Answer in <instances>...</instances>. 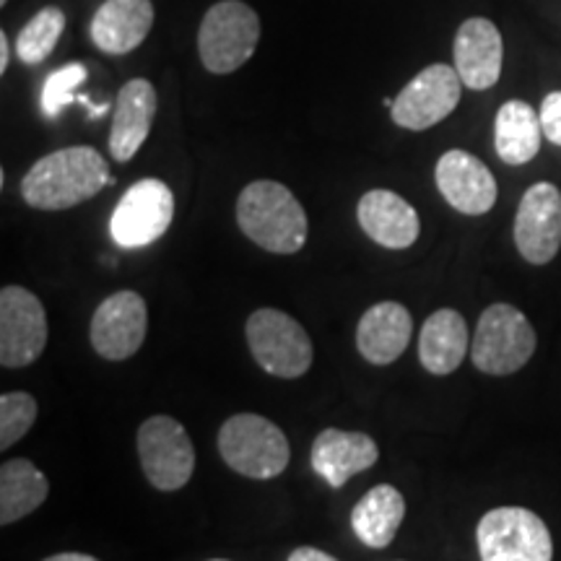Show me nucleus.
I'll use <instances>...</instances> for the list:
<instances>
[{
    "label": "nucleus",
    "instance_id": "f257e3e1",
    "mask_svg": "<svg viewBox=\"0 0 561 561\" xmlns=\"http://www.w3.org/2000/svg\"><path fill=\"white\" fill-rule=\"evenodd\" d=\"M110 167L91 146H70L42 157L21 180V195L37 210H66L110 185Z\"/></svg>",
    "mask_w": 561,
    "mask_h": 561
},
{
    "label": "nucleus",
    "instance_id": "f03ea898",
    "mask_svg": "<svg viewBox=\"0 0 561 561\" xmlns=\"http://www.w3.org/2000/svg\"><path fill=\"white\" fill-rule=\"evenodd\" d=\"M237 224L257 248L273 255H294L307 242V214L280 182H250L237 201Z\"/></svg>",
    "mask_w": 561,
    "mask_h": 561
},
{
    "label": "nucleus",
    "instance_id": "7ed1b4c3",
    "mask_svg": "<svg viewBox=\"0 0 561 561\" xmlns=\"http://www.w3.org/2000/svg\"><path fill=\"white\" fill-rule=\"evenodd\" d=\"M219 453L231 471L248 479H276L289 466L291 450L286 434L257 413H237L219 430Z\"/></svg>",
    "mask_w": 561,
    "mask_h": 561
},
{
    "label": "nucleus",
    "instance_id": "20e7f679",
    "mask_svg": "<svg viewBox=\"0 0 561 561\" xmlns=\"http://www.w3.org/2000/svg\"><path fill=\"white\" fill-rule=\"evenodd\" d=\"M261 42V19L242 0L210 5L198 32V53L210 73H231L252 58Z\"/></svg>",
    "mask_w": 561,
    "mask_h": 561
},
{
    "label": "nucleus",
    "instance_id": "39448f33",
    "mask_svg": "<svg viewBox=\"0 0 561 561\" xmlns=\"http://www.w3.org/2000/svg\"><path fill=\"white\" fill-rule=\"evenodd\" d=\"M536 351V331L530 320L512 305H491L476 325L471 359L486 375H515Z\"/></svg>",
    "mask_w": 561,
    "mask_h": 561
},
{
    "label": "nucleus",
    "instance_id": "423d86ee",
    "mask_svg": "<svg viewBox=\"0 0 561 561\" xmlns=\"http://www.w3.org/2000/svg\"><path fill=\"white\" fill-rule=\"evenodd\" d=\"M248 343L261 367L280 380H297L312 367V341L297 320L280 310H257L250 314Z\"/></svg>",
    "mask_w": 561,
    "mask_h": 561
},
{
    "label": "nucleus",
    "instance_id": "0eeeda50",
    "mask_svg": "<svg viewBox=\"0 0 561 561\" xmlns=\"http://www.w3.org/2000/svg\"><path fill=\"white\" fill-rule=\"evenodd\" d=\"M481 561H551L553 541L546 523L525 507H496L481 517Z\"/></svg>",
    "mask_w": 561,
    "mask_h": 561
},
{
    "label": "nucleus",
    "instance_id": "6e6552de",
    "mask_svg": "<svg viewBox=\"0 0 561 561\" xmlns=\"http://www.w3.org/2000/svg\"><path fill=\"white\" fill-rule=\"evenodd\" d=\"M138 458L146 479L159 491H178L193 479L191 434L172 416H151L138 430Z\"/></svg>",
    "mask_w": 561,
    "mask_h": 561
},
{
    "label": "nucleus",
    "instance_id": "1a4fd4ad",
    "mask_svg": "<svg viewBox=\"0 0 561 561\" xmlns=\"http://www.w3.org/2000/svg\"><path fill=\"white\" fill-rule=\"evenodd\" d=\"M174 219V195L167 182L146 178L128 187L115 210H112L110 231L115 244L125 250L146 248L161 240Z\"/></svg>",
    "mask_w": 561,
    "mask_h": 561
},
{
    "label": "nucleus",
    "instance_id": "9d476101",
    "mask_svg": "<svg viewBox=\"0 0 561 561\" xmlns=\"http://www.w3.org/2000/svg\"><path fill=\"white\" fill-rule=\"evenodd\" d=\"M462 81L455 66L434 62L424 68L416 79L405 83V89L392 102V123L405 130H430L450 117L460 104Z\"/></svg>",
    "mask_w": 561,
    "mask_h": 561
},
{
    "label": "nucleus",
    "instance_id": "9b49d317",
    "mask_svg": "<svg viewBox=\"0 0 561 561\" xmlns=\"http://www.w3.org/2000/svg\"><path fill=\"white\" fill-rule=\"evenodd\" d=\"M47 346V314L42 301L24 286L0 291V364L9 369L37 362Z\"/></svg>",
    "mask_w": 561,
    "mask_h": 561
},
{
    "label": "nucleus",
    "instance_id": "f8f14e48",
    "mask_svg": "<svg viewBox=\"0 0 561 561\" xmlns=\"http://www.w3.org/2000/svg\"><path fill=\"white\" fill-rule=\"evenodd\" d=\"M515 244L533 265H546L561 248V193L551 182H536L523 195L515 216Z\"/></svg>",
    "mask_w": 561,
    "mask_h": 561
},
{
    "label": "nucleus",
    "instance_id": "ddd939ff",
    "mask_svg": "<svg viewBox=\"0 0 561 561\" xmlns=\"http://www.w3.org/2000/svg\"><path fill=\"white\" fill-rule=\"evenodd\" d=\"M149 310L136 291H117L96 307L91 318V346L102 359L125 362L144 346Z\"/></svg>",
    "mask_w": 561,
    "mask_h": 561
},
{
    "label": "nucleus",
    "instance_id": "4468645a",
    "mask_svg": "<svg viewBox=\"0 0 561 561\" xmlns=\"http://www.w3.org/2000/svg\"><path fill=\"white\" fill-rule=\"evenodd\" d=\"M434 180L442 198L466 216L489 214L496 203V180L491 170L473 153L453 149L437 161Z\"/></svg>",
    "mask_w": 561,
    "mask_h": 561
},
{
    "label": "nucleus",
    "instance_id": "2eb2a0df",
    "mask_svg": "<svg viewBox=\"0 0 561 561\" xmlns=\"http://www.w3.org/2000/svg\"><path fill=\"white\" fill-rule=\"evenodd\" d=\"M455 70H458L462 87L473 91H486L500 81L504 62V42L494 21L466 19L455 34Z\"/></svg>",
    "mask_w": 561,
    "mask_h": 561
},
{
    "label": "nucleus",
    "instance_id": "dca6fc26",
    "mask_svg": "<svg viewBox=\"0 0 561 561\" xmlns=\"http://www.w3.org/2000/svg\"><path fill=\"white\" fill-rule=\"evenodd\" d=\"M380 458L377 442L364 432L322 430L312 445V468L322 481L341 489L356 473L369 471Z\"/></svg>",
    "mask_w": 561,
    "mask_h": 561
},
{
    "label": "nucleus",
    "instance_id": "f3484780",
    "mask_svg": "<svg viewBox=\"0 0 561 561\" xmlns=\"http://www.w3.org/2000/svg\"><path fill=\"white\" fill-rule=\"evenodd\" d=\"M356 216L364 234L388 250H405L419 240L421 221L416 208L392 191L364 193Z\"/></svg>",
    "mask_w": 561,
    "mask_h": 561
},
{
    "label": "nucleus",
    "instance_id": "a211bd4d",
    "mask_svg": "<svg viewBox=\"0 0 561 561\" xmlns=\"http://www.w3.org/2000/svg\"><path fill=\"white\" fill-rule=\"evenodd\" d=\"M157 117V89L151 81L133 79L117 94L110 130V151L115 161H130L149 138Z\"/></svg>",
    "mask_w": 561,
    "mask_h": 561
},
{
    "label": "nucleus",
    "instance_id": "6ab92c4d",
    "mask_svg": "<svg viewBox=\"0 0 561 561\" xmlns=\"http://www.w3.org/2000/svg\"><path fill=\"white\" fill-rule=\"evenodd\" d=\"M413 331L411 312L398 301H377L362 314L356 328V348L369 364L385 367L401 359Z\"/></svg>",
    "mask_w": 561,
    "mask_h": 561
},
{
    "label": "nucleus",
    "instance_id": "aec40b11",
    "mask_svg": "<svg viewBox=\"0 0 561 561\" xmlns=\"http://www.w3.org/2000/svg\"><path fill=\"white\" fill-rule=\"evenodd\" d=\"M153 26L151 0H107L91 19V39L107 55H128L149 37Z\"/></svg>",
    "mask_w": 561,
    "mask_h": 561
},
{
    "label": "nucleus",
    "instance_id": "412c9836",
    "mask_svg": "<svg viewBox=\"0 0 561 561\" xmlns=\"http://www.w3.org/2000/svg\"><path fill=\"white\" fill-rule=\"evenodd\" d=\"M468 354V325L460 312L437 310L426 318L419 339V359L426 371L445 377L455 371Z\"/></svg>",
    "mask_w": 561,
    "mask_h": 561
},
{
    "label": "nucleus",
    "instance_id": "4be33fe9",
    "mask_svg": "<svg viewBox=\"0 0 561 561\" xmlns=\"http://www.w3.org/2000/svg\"><path fill=\"white\" fill-rule=\"evenodd\" d=\"M541 117L528 102L510 100L502 104L494 123V149L504 164H528L541 151Z\"/></svg>",
    "mask_w": 561,
    "mask_h": 561
},
{
    "label": "nucleus",
    "instance_id": "5701e85b",
    "mask_svg": "<svg viewBox=\"0 0 561 561\" xmlns=\"http://www.w3.org/2000/svg\"><path fill=\"white\" fill-rule=\"evenodd\" d=\"M405 517V500L396 486L369 489L351 512V528L369 549H388Z\"/></svg>",
    "mask_w": 561,
    "mask_h": 561
},
{
    "label": "nucleus",
    "instance_id": "b1692460",
    "mask_svg": "<svg viewBox=\"0 0 561 561\" xmlns=\"http://www.w3.org/2000/svg\"><path fill=\"white\" fill-rule=\"evenodd\" d=\"M50 494V481L32 460L16 458L0 468V525L32 515Z\"/></svg>",
    "mask_w": 561,
    "mask_h": 561
},
{
    "label": "nucleus",
    "instance_id": "393cba45",
    "mask_svg": "<svg viewBox=\"0 0 561 561\" xmlns=\"http://www.w3.org/2000/svg\"><path fill=\"white\" fill-rule=\"evenodd\" d=\"M87 76L89 70L87 66H81V62H68V66H62L55 70V73L47 76L45 89H42V112H45L47 117H58L62 110L79 102L89 110V117H102L104 112L110 110V104L94 107L87 94H79V89L87 83Z\"/></svg>",
    "mask_w": 561,
    "mask_h": 561
},
{
    "label": "nucleus",
    "instance_id": "a878e982",
    "mask_svg": "<svg viewBox=\"0 0 561 561\" xmlns=\"http://www.w3.org/2000/svg\"><path fill=\"white\" fill-rule=\"evenodd\" d=\"M66 30V13L58 5H47L39 13H34L32 21H26L24 30L16 37V55L26 66H39L50 58L60 34Z\"/></svg>",
    "mask_w": 561,
    "mask_h": 561
},
{
    "label": "nucleus",
    "instance_id": "bb28decb",
    "mask_svg": "<svg viewBox=\"0 0 561 561\" xmlns=\"http://www.w3.org/2000/svg\"><path fill=\"white\" fill-rule=\"evenodd\" d=\"M37 401L30 392H5L0 398V450H9L34 426Z\"/></svg>",
    "mask_w": 561,
    "mask_h": 561
},
{
    "label": "nucleus",
    "instance_id": "cd10ccee",
    "mask_svg": "<svg viewBox=\"0 0 561 561\" xmlns=\"http://www.w3.org/2000/svg\"><path fill=\"white\" fill-rule=\"evenodd\" d=\"M541 128L543 138H549L553 146H561V91H551L541 104Z\"/></svg>",
    "mask_w": 561,
    "mask_h": 561
},
{
    "label": "nucleus",
    "instance_id": "c85d7f7f",
    "mask_svg": "<svg viewBox=\"0 0 561 561\" xmlns=\"http://www.w3.org/2000/svg\"><path fill=\"white\" fill-rule=\"evenodd\" d=\"M286 561H339V559L320 549H312V546H299V549H294L289 553V559Z\"/></svg>",
    "mask_w": 561,
    "mask_h": 561
},
{
    "label": "nucleus",
    "instance_id": "c756f323",
    "mask_svg": "<svg viewBox=\"0 0 561 561\" xmlns=\"http://www.w3.org/2000/svg\"><path fill=\"white\" fill-rule=\"evenodd\" d=\"M9 60H11V42L3 32H0V73L9 70Z\"/></svg>",
    "mask_w": 561,
    "mask_h": 561
},
{
    "label": "nucleus",
    "instance_id": "7c9ffc66",
    "mask_svg": "<svg viewBox=\"0 0 561 561\" xmlns=\"http://www.w3.org/2000/svg\"><path fill=\"white\" fill-rule=\"evenodd\" d=\"M45 561H100V559L89 557V553H76V551H68V553H55V557L45 559Z\"/></svg>",
    "mask_w": 561,
    "mask_h": 561
},
{
    "label": "nucleus",
    "instance_id": "2f4dec72",
    "mask_svg": "<svg viewBox=\"0 0 561 561\" xmlns=\"http://www.w3.org/2000/svg\"><path fill=\"white\" fill-rule=\"evenodd\" d=\"M5 3H9V0H0V5H5Z\"/></svg>",
    "mask_w": 561,
    "mask_h": 561
},
{
    "label": "nucleus",
    "instance_id": "473e14b6",
    "mask_svg": "<svg viewBox=\"0 0 561 561\" xmlns=\"http://www.w3.org/2000/svg\"><path fill=\"white\" fill-rule=\"evenodd\" d=\"M210 561H227V559H210Z\"/></svg>",
    "mask_w": 561,
    "mask_h": 561
}]
</instances>
